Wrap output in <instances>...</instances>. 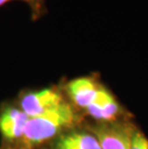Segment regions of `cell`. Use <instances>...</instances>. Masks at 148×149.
Listing matches in <instances>:
<instances>
[{"label": "cell", "mask_w": 148, "mask_h": 149, "mask_svg": "<svg viewBox=\"0 0 148 149\" xmlns=\"http://www.w3.org/2000/svg\"><path fill=\"white\" fill-rule=\"evenodd\" d=\"M13 1H22L28 6L30 11V17L33 21H38L43 17L48 12L47 0H0V9L3 6Z\"/></svg>", "instance_id": "8"}, {"label": "cell", "mask_w": 148, "mask_h": 149, "mask_svg": "<svg viewBox=\"0 0 148 149\" xmlns=\"http://www.w3.org/2000/svg\"><path fill=\"white\" fill-rule=\"evenodd\" d=\"M102 111V120L113 119L118 112L117 103L108 91L101 88L95 99Z\"/></svg>", "instance_id": "7"}, {"label": "cell", "mask_w": 148, "mask_h": 149, "mask_svg": "<svg viewBox=\"0 0 148 149\" xmlns=\"http://www.w3.org/2000/svg\"><path fill=\"white\" fill-rule=\"evenodd\" d=\"M131 149H148V139L140 133H136L131 137Z\"/></svg>", "instance_id": "9"}, {"label": "cell", "mask_w": 148, "mask_h": 149, "mask_svg": "<svg viewBox=\"0 0 148 149\" xmlns=\"http://www.w3.org/2000/svg\"><path fill=\"white\" fill-rule=\"evenodd\" d=\"M95 136L101 149H131V137L121 126L103 125L97 128Z\"/></svg>", "instance_id": "5"}, {"label": "cell", "mask_w": 148, "mask_h": 149, "mask_svg": "<svg viewBox=\"0 0 148 149\" xmlns=\"http://www.w3.org/2000/svg\"><path fill=\"white\" fill-rule=\"evenodd\" d=\"M62 102V96L54 88H43L23 95L20 99L19 108L28 117H33L42 115Z\"/></svg>", "instance_id": "2"}, {"label": "cell", "mask_w": 148, "mask_h": 149, "mask_svg": "<svg viewBox=\"0 0 148 149\" xmlns=\"http://www.w3.org/2000/svg\"><path fill=\"white\" fill-rule=\"evenodd\" d=\"M89 77L73 79L67 84V91L72 101L81 108H87L96 99L101 88Z\"/></svg>", "instance_id": "4"}, {"label": "cell", "mask_w": 148, "mask_h": 149, "mask_svg": "<svg viewBox=\"0 0 148 149\" xmlns=\"http://www.w3.org/2000/svg\"><path fill=\"white\" fill-rule=\"evenodd\" d=\"M74 119L73 110L64 101L42 115L29 117L21 138L22 148L40 146L70 126Z\"/></svg>", "instance_id": "1"}, {"label": "cell", "mask_w": 148, "mask_h": 149, "mask_svg": "<svg viewBox=\"0 0 148 149\" xmlns=\"http://www.w3.org/2000/svg\"><path fill=\"white\" fill-rule=\"evenodd\" d=\"M54 149H101L96 136L86 132H72L61 136Z\"/></svg>", "instance_id": "6"}, {"label": "cell", "mask_w": 148, "mask_h": 149, "mask_svg": "<svg viewBox=\"0 0 148 149\" xmlns=\"http://www.w3.org/2000/svg\"><path fill=\"white\" fill-rule=\"evenodd\" d=\"M28 119L20 108L6 107L0 112V134L8 141L21 139Z\"/></svg>", "instance_id": "3"}]
</instances>
